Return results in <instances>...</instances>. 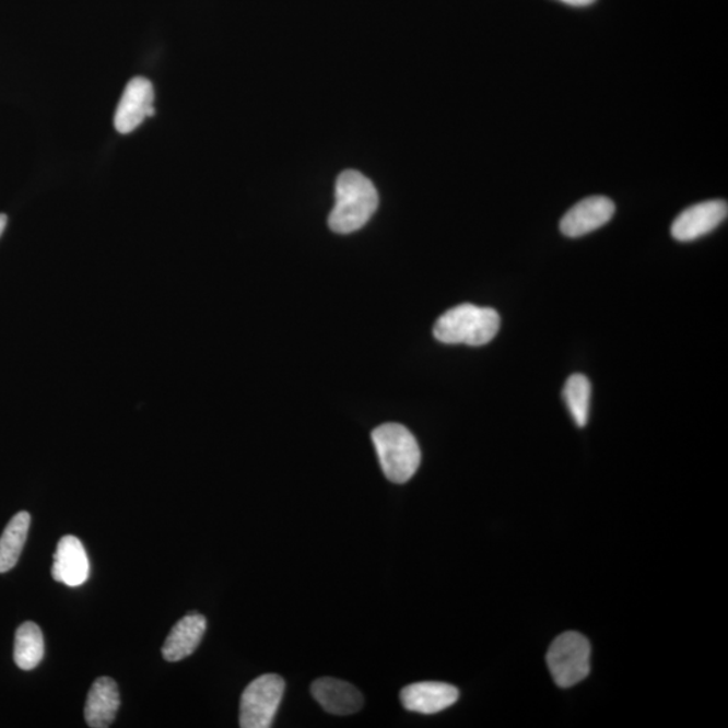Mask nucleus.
I'll return each mask as SVG.
<instances>
[{
    "label": "nucleus",
    "instance_id": "nucleus-18",
    "mask_svg": "<svg viewBox=\"0 0 728 728\" xmlns=\"http://www.w3.org/2000/svg\"><path fill=\"white\" fill-rule=\"evenodd\" d=\"M5 225H8V216L4 213H0V236L4 233Z\"/></svg>",
    "mask_w": 728,
    "mask_h": 728
},
{
    "label": "nucleus",
    "instance_id": "nucleus-11",
    "mask_svg": "<svg viewBox=\"0 0 728 728\" xmlns=\"http://www.w3.org/2000/svg\"><path fill=\"white\" fill-rule=\"evenodd\" d=\"M312 695L316 702L333 715H352L360 713L363 707V695L357 688L347 681L322 678L316 680L310 686Z\"/></svg>",
    "mask_w": 728,
    "mask_h": 728
},
{
    "label": "nucleus",
    "instance_id": "nucleus-16",
    "mask_svg": "<svg viewBox=\"0 0 728 728\" xmlns=\"http://www.w3.org/2000/svg\"><path fill=\"white\" fill-rule=\"evenodd\" d=\"M563 397L575 424L585 427L588 423L589 407H591V384L586 375H571L564 386Z\"/></svg>",
    "mask_w": 728,
    "mask_h": 728
},
{
    "label": "nucleus",
    "instance_id": "nucleus-5",
    "mask_svg": "<svg viewBox=\"0 0 728 728\" xmlns=\"http://www.w3.org/2000/svg\"><path fill=\"white\" fill-rule=\"evenodd\" d=\"M285 680L279 674H263L251 681L240 698L242 728H269L280 708Z\"/></svg>",
    "mask_w": 728,
    "mask_h": 728
},
{
    "label": "nucleus",
    "instance_id": "nucleus-4",
    "mask_svg": "<svg viewBox=\"0 0 728 728\" xmlns=\"http://www.w3.org/2000/svg\"><path fill=\"white\" fill-rule=\"evenodd\" d=\"M591 645L579 633L559 635L549 647L547 662L554 683L562 688L574 686L585 680L591 670Z\"/></svg>",
    "mask_w": 728,
    "mask_h": 728
},
{
    "label": "nucleus",
    "instance_id": "nucleus-3",
    "mask_svg": "<svg viewBox=\"0 0 728 728\" xmlns=\"http://www.w3.org/2000/svg\"><path fill=\"white\" fill-rule=\"evenodd\" d=\"M373 443L380 467L390 482L407 483L418 472L421 450L408 427L396 423L380 425L373 432Z\"/></svg>",
    "mask_w": 728,
    "mask_h": 728
},
{
    "label": "nucleus",
    "instance_id": "nucleus-8",
    "mask_svg": "<svg viewBox=\"0 0 728 728\" xmlns=\"http://www.w3.org/2000/svg\"><path fill=\"white\" fill-rule=\"evenodd\" d=\"M615 206L604 196H592L577 202L565 213L560 230L568 238H580L583 235L603 227L614 216Z\"/></svg>",
    "mask_w": 728,
    "mask_h": 728
},
{
    "label": "nucleus",
    "instance_id": "nucleus-9",
    "mask_svg": "<svg viewBox=\"0 0 728 728\" xmlns=\"http://www.w3.org/2000/svg\"><path fill=\"white\" fill-rule=\"evenodd\" d=\"M400 697L402 706L408 711L432 715L454 706L458 702L459 691L458 688L447 683L424 681L404 686Z\"/></svg>",
    "mask_w": 728,
    "mask_h": 728
},
{
    "label": "nucleus",
    "instance_id": "nucleus-15",
    "mask_svg": "<svg viewBox=\"0 0 728 728\" xmlns=\"http://www.w3.org/2000/svg\"><path fill=\"white\" fill-rule=\"evenodd\" d=\"M45 655L44 635L34 622H25L16 630L14 661L22 670L39 666Z\"/></svg>",
    "mask_w": 728,
    "mask_h": 728
},
{
    "label": "nucleus",
    "instance_id": "nucleus-14",
    "mask_svg": "<svg viewBox=\"0 0 728 728\" xmlns=\"http://www.w3.org/2000/svg\"><path fill=\"white\" fill-rule=\"evenodd\" d=\"M28 528H31V514L21 512L15 514L0 537V574L13 570L19 563L23 547L26 544Z\"/></svg>",
    "mask_w": 728,
    "mask_h": 728
},
{
    "label": "nucleus",
    "instance_id": "nucleus-7",
    "mask_svg": "<svg viewBox=\"0 0 728 728\" xmlns=\"http://www.w3.org/2000/svg\"><path fill=\"white\" fill-rule=\"evenodd\" d=\"M727 215L728 206L724 200L698 202L676 218L670 233L679 242L696 240L724 223Z\"/></svg>",
    "mask_w": 728,
    "mask_h": 728
},
{
    "label": "nucleus",
    "instance_id": "nucleus-6",
    "mask_svg": "<svg viewBox=\"0 0 728 728\" xmlns=\"http://www.w3.org/2000/svg\"><path fill=\"white\" fill-rule=\"evenodd\" d=\"M155 115L154 89L148 79L136 78L127 84L115 114L114 125L120 134H130L146 118Z\"/></svg>",
    "mask_w": 728,
    "mask_h": 728
},
{
    "label": "nucleus",
    "instance_id": "nucleus-12",
    "mask_svg": "<svg viewBox=\"0 0 728 728\" xmlns=\"http://www.w3.org/2000/svg\"><path fill=\"white\" fill-rule=\"evenodd\" d=\"M207 630V620L199 612H190L178 621L162 646V656L166 661L184 660L198 649Z\"/></svg>",
    "mask_w": 728,
    "mask_h": 728
},
{
    "label": "nucleus",
    "instance_id": "nucleus-17",
    "mask_svg": "<svg viewBox=\"0 0 728 728\" xmlns=\"http://www.w3.org/2000/svg\"><path fill=\"white\" fill-rule=\"evenodd\" d=\"M562 2L575 5V8H583V5L592 4L594 2H597V0H562Z\"/></svg>",
    "mask_w": 728,
    "mask_h": 728
},
{
    "label": "nucleus",
    "instance_id": "nucleus-10",
    "mask_svg": "<svg viewBox=\"0 0 728 728\" xmlns=\"http://www.w3.org/2000/svg\"><path fill=\"white\" fill-rule=\"evenodd\" d=\"M51 576L69 587H79L89 580L91 566L84 545L78 537L66 536L57 544Z\"/></svg>",
    "mask_w": 728,
    "mask_h": 728
},
{
    "label": "nucleus",
    "instance_id": "nucleus-2",
    "mask_svg": "<svg viewBox=\"0 0 728 728\" xmlns=\"http://www.w3.org/2000/svg\"><path fill=\"white\" fill-rule=\"evenodd\" d=\"M501 317L493 308L461 304L445 312L433 328L438 342L445 344L484 345L498 333Z\"/></svg>",
    "mask_w": 728,
    "mask_h": 728
},
{
    "label": "nucleus",
    "instance_id": "nucleus-13",
    "mask_svg": "<svg viewBox=\"0 0 728 728\" xmlns=\"http://www.w3.org/2000/svg\"><path fill=\"white\" fill-rule=\"evenodd\" d=\"M120 706L117 683L109 678H99L91 686L86 697L84 718L92 728H107L114 724Z\"/></svg>",
    "mask_w": 728,
    "mask_h": 728
},
{
    "label": "nucleus",
    "instance_id": "nucleus-1",
    "mask_svg": "<svg viewBox=\"0 0 728 728\" xmlns=\"http://www.w3.org/2000/svg\"><path fill=\"white\" fill-rule=\"evenodd\" d=\"M379 204L377 188L356 171H345L334 187V207L329 228L337 234H352L366 225Z\"/></svg>",
    "mask_w": 728,
    "mask_h": 728
}]
</instances>
